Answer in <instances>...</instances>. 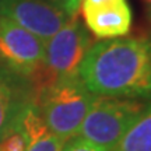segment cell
I'll return each mask as SVG.
<instances>
[{
    "label": "cell",
    "instance_id": "obj_8",
    "mask_svg": "<svg viewBox=\"0 0 151 151\" xmlns=\"http://www.w3.org/2000/svg\"><path fill=\"white\" fill-rule=\"evenodd\" d=\"M21 78L0 65V140L11 130L21 108L34 99L32 87L22 84Z\"/></svg>",
    "mask_w": 151,
    "mask_h": 151
},
{
    "label": "cell",
    "instance_id": "obj_2",
    "mask_svg": "<svg viewBox=\"0 0 151 151\" xmlns=\"http://www.w3.org/2000/svg\"><path fill=\"white\" fill-rule=\"evenodd\" d=\"M34 102L50 133L65 140L76 137L97 95L78 76L59 78L32 90Z\"/></svg>",
    "mask_w": 151,
    "mask_h": 151
},
{
    "label": "cell",
    "instance_id": "obj_9",
    "mask_svg": "<svg viewBox=\"0 0 151 151\" xmlns=\"http://www.w3.org/2000/svg\"><path fill=\"white\" fill-rule=\"evenodd\" d=\"M111 151H151V104Z\"/></svg>",
    "mask_w": 151,
    "mask_h": 151
},
{
    "label": "cell",
    "instance_id": "obj_6",
    "mask_svg": "<svg viewBox=\"0 0 151 151\" xmlns=\"http://www.w3.org/2000/svg\"><path fill=\"white\" fill-rule=\"evenodd\" d=\"M0 17L37 35L43 42L69 20L63 7L49 0H0Z\"/></svg>",
    "mask_w": 151,
    "mask_h": 151
},
{
    "label": "cell",
    "instance_id": "obj_5",
    "mask_svg": "<svg viewBox=\"0 0 151 151\" xmlns=\"http://www.w3.org/2000/svg\"><path fill=\"white\" fill-rule=\"evenodd\" d=\"M45 63V42L4 17H0V65L31 83Z\"/></svg>",
    "mask_w": 151,
    "mask_h": 151
},
{
    "label": "cell",
    "instance_id": "obj_13",
    "mask_svg": "<svg viewBox=\"0 0 151 151\" xmlns=\"http://www.w3.org/2000/svg\"><path fill=\"white\" fill-rule=\"evenodd\" d=\"M122 0H81L80 11L87 10H94V9H99V7H106V6L119 3Z\"/></svg>",
    "mask_w": 151,
    "mask_h": 151
},
{
    "label": "cell",
    "instance_id": "obj_3",
    "mask_svg": "<svg viewBox=\"0 0 151 151\" xmlns=\"http://www.w3.org/2000/svg\"><path fill=\"white\" fill-rule=\"evenodd\" d=\"M147 106V102L132 98L97 97L77 136L111 151Z\"/></svg>",
    "mask_w": 151,
    "mask_h": 151
},
{
    "label": "cell",
    "instance_id": "obj_4",
    "mask_svg": "<svg viewBox=\"0 0 151 151\" xmlns=\"http://www.w3.org/2000/svg\"><path fill=\"white\" fill-rule=\"evenodd\" d=\"M91 37L77 17L66 24L45 42V63L32 80V90L59 78L78 76L83 59L91 48Z\"/></svg>",
    "mask_w": 151,
    "mask_h": 151
},
{
    "label": "cell",
    "instance_id": "obj_15",
    "mask_svg": "<svg viewBox=\"0 0 151 151\" xmlns=\"http://www.w3.org/2000/svg\"><path fill=\"white\" fill-rule=\"evenodd\" d=\"M143 1H144L147 10H148V13H150V16H151V0H143Z\"/></svg>",
    "mask_w": 151,
    "mask_h": 151
},
{
    "label": "cell",
    "instance_id": "obj_1",
    "mask_svg": "<svg viewBox=\"0 0 151 151\" xmlns=\"http://www.w3.org/2000/svg\"><path fill=\"white\" fill-rule=\"evenodd\" d=\"M78 77L97 97L151 99V37H122L91 45Z\"/></svg>",
    "mask_w": 151,
    "mask_h": 151
},
{
    "label": "cell",
    "instance_id": "obj_10",
    "mask_svg": "<svg viewBox=\"0 0 151 151\" xmlns=\"http://www.w3.org/2000/svg\"><path fill=\"white\" fill-rule=\"evenodd\" d=\"M66 141L67 140L48 132L43 136L31 141L25 151H62Z\"/></svg>",
    "mask_w": 151,
    "mask_h": 151
},
{
    "label": "cell",
    "instance_id": "obj_7",
    "mask_svg": "<svg viewBox=\"0 0 151 151\" xmlns=\"http://www.w3.org/2000/svg\"><path fill=\"white\" fill-rule=\"evenodd\" d=\"M86 28L99 39H115L127 35L132 29V10L126 0L81 11Z\"/></svg>",
    "mask_w": 151,
    "mask_h": 151
},
{
    "label": "cell",
    "instance_id": "obj_14",
    "mask_svg": "<svg viewBox=\"0 0 151 151\" xmlns=\"http://www.w3.org/2000/svg\"><path fill=\"white\" fill-rule=\"evenodd\" d=\"M81 0H60V6L63 7L69 18H76L80 13Z\"/></svg>",
    "mask_w": 151,
    "mask_h": 151
},
{
    "label": "cell",
    "instance_id": "obj_12",
    "mask_svg": "<svg viewBox=\"0 0 151 151\" xmlns=\"http://www.w3.org/2000/svg\"><path fill=\"white\" fill-rule=\"evenodd\" d=\"M62 151H109L101 146H97L91 141L83 139L80 136L71 137L65 143Z\"/></svg>",
    "mask_w": 151,
    "mask_h": 151
},
{
    "label": "cell",
    "instance_id": "obj_11",
    "mask_svg": "<svg viewBox=\"0 0 151 151\" xmlns=\"http://www.w3.org/2000/svg\"><path fill=\"white\" fill-rule=\"evenodd\" d=\"M27 147V137L17 127H11L10 132L0 140V151H25Z\"/></svg>",
    "mask_w": 151,
    "mask_h": 151
}]
</instances>
